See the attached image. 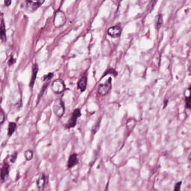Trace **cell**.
<instances>
[{
  "label": "cell",
  "mask_w": 191,
  "mask_h": 191,
  "mask_svg": "<svg viewBox=\"0 0 191 191\" xmlns=\"http://www.w3.org/2000/svg\"><path fill=\"white\" fill-rule=\"evenodd\" d=\"M0 173H1V174H0L1 178L2 180L5 181L7 178L9 173V165L7 163H5L3 165Z\"/></svg>",
  "instance_id": "9c48e42d"
},
{
  "label": "cell",
  "mask_w": 191,
  "mask_h": 191,
  "mask_svg": "<svg viewBox=\"0 0 191 191\" xmlns=\"http://www.w3.org/2000/svg\"><path fill=\"white\" fill-rule=\"evenodd\" d=\"M182 181H180V182L177 183L176 184V185H175L174 190L175 191H179L180 190V186L182 185Z\"/></svg>",
  "instance_id": "603a6c76"
},
{
  "label": "cell",
  "mask_w": 191,
  "mask_h": 191,
  "mask_svg": "<svg viewBox=\"0 0 191 191\" xmlns=\"http://www.w3.org/2000/svg\"><path fill=\"white\" fill-rule=\"evenodd\" d=\"M87 77H82L78 82V88L79 89H80L81 92H83L85 90L87 87Z\"/></svg>",
  "instance_id": "7c38bea8"
},
{
  "label": "cell",
  "mask_w": 191,
  "mask_h": 191,
  "mask_svg": "<svg viewBox=\"0 0 191 191\" xmlns=\"http://www.w3.org/2000/svg\"><path fill=\"white\" fill-rule=\"evenodd\" d=\"M52 89L56 94H61L65 90L64 82L60 79H56L54 81L52 85Z\"/></svg>",
  "instance_id": "277c9868"
},
{
  "label": "cell",
  "mask_w": 191,
  "mask_h": 191,
  "mask_svg": "<svg viewBox=\"0 0 191 191\" xmlns=\"http://www.w3.org/2000/svg\"><path fill=\"white\" fill-rule=\"evenodd\" d=\"M49 84V82H46V83L44 84V85L43 86L42 88H41V91H40V93H39V95H38L37 100V104L38 103H39V101H40V100L41 98L43 97V95H44V93H45V90H46V89H47V86H48Z\"/></svg>",
  "instance_id": "5bb4252c"
},
{
  "label": "cell",
  "mask_w": 191,
  "mask_h": 191,
  "mask_svg": "<svg viewBox=\"0 0 191 191\" xmlns=\"http://www.w3.org/2000/svg\"><path fill=\"white\" fill-rule=\"evenodd\" d=\"M112 88V79L110 77L104 84H101L98 88V93L101 96H104L109 93Z\"/></svg>",
  "instance_id": "7a4b0ae2"
},
{
  "label": "cell",
  "mask_w": 191,
  "mask_h": 191,
  "mask_svg": "<svg viewBox=\"0 0 191 191\" xmlns=\"http://www.w3.org/2000/svg\"><path fill=\"white\" fill-rule=\"evenodd\" d=\"M45 179L46 178L44 174H42L41 177L37 179L36 182V185L38 189L40 191H42L44 189L45 184Z\"/></svg>",
  "instance_id": "30bf717a"
},
{
  "label": "cell",
  "mask_w": 191,
  "mask_h": 191,
  "mask_svg": "<svg viewBox=\"0 0 191 191\" xmlns=\"http://www.w3.org/2000/svg\"><path fill=\"white\" fill-rule=\"evenodd\" d=\"M163 23V17H162L161 15H159L158 16L157 19V23H156V28H157V29H159L161 27Z\"/></svg>",
  "instance_id": "e0dca14e"
},
{
  "label": "cell",
  "mask_w": 191,
  "mask_h": 191,
  "mask_svg": "<svg viewBox=\"0 0 191 191\" xmlns=\"http://www.w3.org/2000/svg\"><path fill=\"white\" fill-rule=\"evenodd\" d=\"M99 127H100V123H97L96 124H95V125L93 127V128H92V132L93 133H96L97 132V131L98 130V129H99Z\"/></svg>",
  "instance_id": "7402d4cb"
},
{
  "label": "cell",
  "mask_w": 191,
  "mask_h": 191,
  "mask_svg": "<svg viewBox=\"0 0 191 191\" xmlns=\"http://www.w3.org/2000/svg\"><path fill=\"white\" fill-rule=\"evenodd\" d=\"M38 70H39V68H38V66L36 64H34L33 66V72H32V76L30 82V86L31 88L34 86L35 81V80L36 78Z\"/></svg>",
  "instance_id": "4fadbf2b"
},
{
  "label": "cell",
  "mask_w": 191,
  "mask_h": 191,
  "mask_svg": "<svg viewBox=\"0 0 191 191\" xmlns=\"http://www.w3.org/2000/svg\"><path fill=\"white\" fill-rule=\"evenodd\" d=\"M0 38L3 42H6L7 38H6V28H5V24L4 20H1V23L0 24Z\"/></svg>",
  "instance_id": "8fae6325"
},
{
  "label": "cell",
  "mask_w": 191,
  "mask_h": 191,
  "mask_svg": "<svg viewBox=\"0 0 191 191\" xmlns=\"http://www.w3.org/2000/svg\"><path fill=\"white\" fill-rule=\"evenodd\" d=\"M15 59L13 58V57H12L10 59H9V61L8 62V65H11L12 64H13V63L15 62Z\"/></svg>",
  "instance_id": "484cf974"
},
{
  "label": "cell",
  "mask_w": 191,
  "mask_h": 191,
  "mask_svg": "<svg viewBox=\"0 0 191 191\" xmlns=\"http://www.w3.org/2000/svg\"><path fill=\"white\" fill-rule=\"evenodd\" d=\"M17 153L16 152H15L14 153L11 155V157L10 160L12 163H14V162L16 161V159H17Z\"/></svg>",
  "instance_id": "cb8c5ba5"
},
{
  "label": "cell",
  "mask_w": 191,
  "mask_h": 191,
  "mask_svg": "<svg viewBox=\"0 0 191 191\" xmlns=\"http://www.w3.org/2000/svg\"><path fill=\"white\" fill-rule=\"evenodd\" d=\"M53 111L56 116L62 117L65 113L64 104L61 99H56L53 104Z\"/></svg>",
  "instance_id": "6da1fadb"
},
{
  "label": "cell",
  "mask_w": 191,
  "mask_h": 191,
  "mask_svg": "<svg viewBox=\"0 0 191 191\" xmlns=\"http://www.w3.org/2000/svg\"><path fill=\"white\" fill-rule=\"evenodd\" d=\"M34 152L31 150H28L25 151L24 152V157L25 159L27 161L31 160L33 158Z\"/></svg>",
  "instance_id": "9a60e30c"
},
{
  "label": "cell",
  "mask_w": 191,
  "mask_h": 191,
  "mask_svg": "<svg viewBox=\"0 0 191 191\" xmlns=\"http://www.w3.org/2000/svg\"><path fill=\"white\" fill-rule=\"evenodd\" d=\"M157 1L158 0H150V2H149L148 6V10L149 11H151L152 10V8H153L155 6Z\"/></svg>",
  "instance_id": "d6986e66"
},
{
  "label": "cell",
  "mask_w": 191,
  "mask_h": 191,
  "mask_svg": "<svg viewBox=\"0 0 191 191\" xmlns=\"http://www.w3.org/2000/svg\"><path fill=\"white\" fill-rule=\"evenodd\" d=\"M186 103V108L187 109L191 110V94H189V96L186 97L185 98Z\"/></svg>",
  "instance_id": "ac0fdd59"
},
{
  "label": "cell",
  "mask_w": 191,
  "mask_h": 191,
  "mask_svg": "<svg viewBox=\"0 0 191 191\" xmlns=\"http://www.w3.org/2000/svg\"><path fill=\"white\" fill-rule=\"evenodd\" d=\"M188 160L191 161V152H190V153L189 154V155L188 156Z\"/></svg>",
  "instance_id": "f1b7e54d"
},
{
  "label": "cell",
  "mask_w": 191,
  "mask_h": 191,
  "mask_svg": "<svg viewBox=\"0 0 191 191\" xmlns=\"http://www.w3.org/2000/svg\"><path fill=\"white\" fill-rule=\"evenodd\" d=\"M11 0H6L5 1V5L6 6H8L11 5Z\"/></svg>",
  "instance_id": "4316f807"
},
{
  "label": "cell",
  "mask_w": 191,
  "mask_h": 191,
  "mask_svg": "<svg viewBox=\"0 0 191 191\" xmlns=\"http://www.w3.org/2000/svg\"><path fill=\"white\" fill-rule=\"evenodd\" d=\"M109 74L112 75L113 76H114V77H116V76L117 75V72L113 69H110L106 71V72L104 74L103 76H106V75H109Z\"/></svg>",
  "instance_id": "44dd1931"
},
{
  "label": "cell",
  "mask_w": 191,
  "mask_h": 191,
  "mask_svg": "<svg viewBox=\"0 0 191 191\" xmlns=\"http://www.w3.org/2000/svg\"><path fill=\"white\" fill-rule=\"evenodd\" d=\"M79 163L78 159L77 158V154L74 153L72 154L69 158L68 163V167L71 169L74 167L75 165L78 164Z\"/></svg>",
  "instance_id": "ba28073f"
},
{
  "label": "cell",
  "mask_w": 191,
  "mask_h": 191,
  "mask_svg": "<svg viewBox=\"0 0 191 191\" xmlns=\"http://www.w3.org/2000/svg\"><path fill=\"white\" fill-rule=\"evenodd\" d=\"M16 127H17V125L15 122H11L9 124L8 135L9 136H11L12 134H13L16 129Z\"/></svg>",
  "instance_id": "2e32d148"
},
{
  "label": "cell",
  "mask_w": 191,
  "mask_h": 191,
  "mask_svg": "<svg viewBox=\"0 0 191 191\" xmlns=\"http://www.w3.org/2000/svg\"><path fill=\"white\" fill-rule=\"evenodd\" d=\"M45 0H26V7L30 11H35L39 7Z\"/></svg>",
  "instance_id": "8992f818"
},
{
  "label": "cell",
  "mask_w": 191,
  "mask_h": 191,
  "mask_svg": "<svg viewBox=\"0 0 191 191\" xmlns=\"http://www.w3.org/2000/svg\"><path fill=\"white\" fill-rule=\"evenodd\" d=\"M122 29L119 26H114L112 27H111L108 30V34L111 37L113 38H117L119 37L121 34Z\"/></svg>",
  "instance_id": "52a82bcc"
},
{
  "label": "cell",
  "mask_w": 191,
  "mask_h": 191,
  "mask_svg": "<svg viewBox=\"0 0 191 191\" xmlns=\"http://www.w3.org/2000/svg\"><path fill=\"white\" fill-rule=\"evenodd\" d=\"M168 103V99L164 100V108H165V107H167Z\"/></svg>",
  "instance_id": "83f0119b"
},
{
  "label": "cell",
  "mask_w": 191,
  "mask_h": 191,
  "mask_svg": "<svg viewBox=\"0 0 191 191\" xmlns=\"http://www.w3.org/2000/svg\"><path fill=\"white\" fill-rule=\"evenodd\" d=\"M188 90L190 91V94H191V85H190V86L188 88Z\"/></svg>",
  "instance_id": "f546056e"
},
{
  "label": "cell",
  "mask_w": 191,
  "mask_h": 191,
  "mask_svg": "<svg viewBox=\"0 0 191 191\" xmlns=\"http://www.w3.org/2000/svg\"><path fill=\"white\" fill-rule=\"evenodd\" d=\"M5 113L2 109L0 108V125L2 124L5 122Z\"/></svg>",
  "instance_id": "ffe728a7"
},
{
  "label": "cell",
  "mask_w": 191,
  "mask_h": 191,
  "mask_svg": "<svg viewBox=\"0 0 191 191\" xmlns=\"http://www.w3.org/2000/svg\"><path fill=\"white\" fill-rule=\"evenodd\" d=\"M66 17L64 13L62 11L58 10L56 12L54 19V23L56 28H60L65 24Z\"/></svg>",
  "instance_id": "3957f363"
},
{
  "label": "cell",
  "mask_w": 191,
  "mask_h": 191,
  "mask_svg": "<svg viewBox=\"0 0 191 191\" xmlns=\"http://www.w3.org/2000/svg\"><path fill=\"white\" fill-rule=\"evenodd\" d=\"M81 116V112L80 109H75L73 113H72V117L68 120L65 127L66 128H71L74 127L77 123V119L78 117Z\"/></svg>",
  "instance_id": "5b68a950"
},
{
  "label": "cell",
  "mask_w": 191,
  "mask_h": 191,
  "mask_svg": "<svg viewBox=\"0 0 191 191\" xmlns=\"http://www.w3.org/2000/svg\"><path fill=\"white\" fill-rule=\"evenodd\" d=\"M53 76V74H52V73H50V74H49L48 75H47L44 76V81L49 80H50L52 78Z\"/></svg>",
  "instance_id": "d4e9b609"
}]
</instances>
